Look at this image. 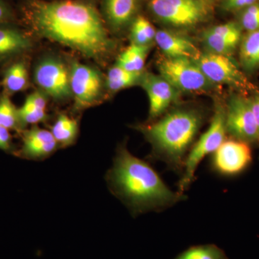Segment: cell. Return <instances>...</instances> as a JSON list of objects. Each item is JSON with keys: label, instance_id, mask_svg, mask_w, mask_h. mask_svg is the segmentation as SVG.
Returning a JSON list of instances; mask_svg holds the SVG:
<instances>
[{"label": "cell", "instance_id": "1", "mask_svg": "<svg viewBox=\"0 0 259 259\" xmlns=\"http://www.w3.org/2000/svg\"><path fill=\"white\" fill-rule=\"evenodd\" d=\"M30 28L37 35L91 59L108 54L112 42L95 8L78 0H30L25 9Z\"/></svg>", "mask_w": 259, "mask_h": 259}, {"label": "cell", "instance_id": "2", "mask_svg": "<svg viewBox=\"0 0 259 259\" xmlns=\"http://www.w3.org/2000/svg\"><path fill=\"white\" fill-rule=\"evenodd\" d=\"M107 180L114 194L135 214L160 212L186 199L185 194L168 188L148 162L131 154L125 146L117 149Z\"/></svg>", "mask_w": 259, "mask_h": 259}, {"label": "cell", "instance_id": "3", "mask_svg": "<svg viewBox=\"0 0 259 259\" xmlns=\"http://www.w3.org/2000/svg\"><path fill=\"white\" fill-rule=\"evenodd\" d=\"M203 122V114L199 110L179 108L139 128L152 146L151 157L182 175L186 158Z\"/></svg>", "mask_w": 259, "mask_h": 259}, {"label": "cell", "instance_id": "4", "mask_svg": "<svg viewBox=\"0 0 259 259\" xmlns=\"http://www.w3.org/2000/svg\"><path fill=\"white\" fill-rule=\"evenodd\" d=\"M226 111L218 105L214 110L209 128L192 146L186 158L183 172L178 183V192L185 194L195 180V173L199 163L206 156L212 154L226 141Z\"/></svg>", "mask_w": 259, "mask_h": 259}, {"label": "cell", "instance_id": "5", "mask_svg": "<svg viewBox=\"0 0 259 259\" xmlns=\"http://www.w3.org/2000/svg\"><path fill=\"white\" fill-rule=\"evenodd\" d=\"M151 13L162 23L192 28L206 21L212 11L209 0H150Z\"/></svg>", "mask_w": 259, "mask_h": 259}, {"label": "cell", "instance_id": "6", "mask_svg": "<svg viewBox=\"0 0 259 259\" xmlns=\"http://www.w3.org/2000/svg\"><path fill=\"white\" fill-rule=\"evenodd\" d=\"M157 67L162 77L179 92L208 91L214 85L192 59L165 56L158 61Z\"/></svg>", "mask_w": 259, "mask_h": 259}, {"label": "cell", "instance_id": "7", "mask_svg": "<svg viewBox=\"0 0 259 259\" xmlns=\"http://www.w3.org/2000/svg\"><path fill=\"white\" fill-rule=\"evenodd\" d=\"M226 111L227 134L248 144H259L258 127L249 98L233 95L228 100Z\"/></svg>", "mask_w": 259, "mask_h": 259}, {"label": "cell", "instance_id": "8", "mask_svg": "<svg viewBox=\"0 0 259 259\" xmlns=\"http://www.w3.org/2000/svg\"><path fill=\"white\" fill-rule=\"evenodd\" d=\"M194 62L213 84H226L241 90L255 88L228 56L202 53Z\"/></svg>", "mask_w": 259, "mask_h": 259}, {"label": "cell", "instance_id": "9", "mask_svg": "<svg viewBox=\"0 0 259 259\" xmlns=\"http://www.w3.org/2000/svg\"><path fill=\"white\" fill-rule=\"evenodd\" d=\"M70 87L74 110L80 111L97 103L101 97L103 81L101 74L95 68L74 62L70 69Z\"/></svg>", "mask_w": 259, "mask_h": 259}, {"label": "cell", "instance_id": "10", "mask_svg": "<svg viewBox=\"0 0 259 259\" xmlns=\"http://www.w3.org/2000/svg\"><path fill=\"white\" fill-rule=\"evenodd\" d=\"M34 79L42 93L57 101L72 97L70 87V69L60 59L47 58L37 64Z\"/></svg>", "mask_w": 259, "mask_h": 259}, {"label": "cell", "instance_id": "11", "mask_svg": "<svg viewBox=\"0 0 259 259\" xmlns=\"http://www.w3.org/2000/svg\"><path fill=\"white\" fill-rule=\"evenodd\" d=\"M252 161L249 144L236 139L226 140L212 153L211 166L223 176H233L244 171Z\"/></svg>", "mask_w": 259, "mask_h": 259}, {"label": "cell", "instance_id": "12", "mask_svg": "<svg viewBox=\"0 0 259 259\" xmlns=\"http://www.w3.org/2000/svg\"><path fill=\"white\" fill-rule=\"evenodd\" d=\"M139 84L148 95L151 120L163 115L178 97V90L161 75L144 73Z\"/></svg>", "mask_w": 259, "mask_h": 259}, {"label": "cell", "instance_id": "13", "mask_svg": "<svg viewBox=\"0 0 259 259\" xmlns=\"http://www.w3.org/2000/svg\"><path fill=\"white\" fill-rule=\"evenodd\" d=\"M23 145L15 155L29 160H44L57 150L58 143L48 130L33 126L23 131Z\"/></svg>", "mask_w": 259, "mask_h": 259}, {"label": "cell", "instance_id": "14", "mask_svg": "<svg viewBox=\"0 0 259 259\" xmlns=\"http://www.w3.org/2000/svg\"><path fill=\"white\" fill-rule=\"evenodd\" d=\"M155 41L166 57L187 58L194 61L202 54L190 39L171 30H158Z\"/></svg>", "mask_w": 259, "mask_h": 259}, {"label": "cell", "instance_id": "15", "mask_svg": "<svg viewBox=\"0 0 259 259\" xmlns=\"http://www.w3.org/2000/svg\"><path fill=\"white\" fill-rule=\"evenodd\" d=\"M140 0H105V12L110 25L117 30L124 28L137 13Z\"/></svg>", "mask_w": 259, "mask_h": 259}, {"label": "cell", "instance_id": "16", "mask_svg": "<svg viewBox=\"0 0 259 259\" xmlns=\"http://www.w3.org/2000/svg\"><path fill=\"white\" fill-rule=\"evenodd\" d=\"M47 98L42 91L30 94L23 106L18 109V115L23 127L35 125L47 120Z\"/></svg>", "mask_w": 259, "mask_h": 259}, {"label": "cell", "instance_id": "17", "mask_svg": "<svg viewBox=\"0 0 259 259\" xmlns=\"http://www.w3.org/2000/svg\"><path fill=\"white\" fill-rule=\"evenodd\" d=\"M31 41L25 34L8 24L0 25V59L29 50Z\"/></svg>", "mask_w": 259, "mask_h": 259}, {"label": "cell", "instance_id": "18", "mask_svg": "<svg viewBox=\"0 0 259 259\" xmlns=\"http://www.w3.org/2000/svg\"><path fill=\"white\" fill-rule=\"evenodd\" d=\"M240 62L248 72L259 69V30L247 32L240 42Z\"/></svg>", "mask_w": 259, "mask_h": 259}, {"label": "cell", "instance_id": "19", "mask_svg": "<svg viewBox=\"0 0 259 259\" xmlns=\"http://www.w3.org/2000/svg\"><path fill=\"white\" fill-rule=\"evenodd\" d=\"M151 46L131 44L119 56L116 65L131 72H143Z\"/></svg>", "mask_w": 259, "mask_h": 259}, {"label": "cell", "instance_id": "20", "mask_svg": "<svg viewBox=\"0 0 259 259\" xmlns=\"http://www.w3.org/2000/svg\"><path fill=\"white\" fill-rule=\"evenodd\" d=\"M51 134L61 147L74 144L79 133L77 121L66 114H60L52 125Z\"/></svg>", "mask_w": 259, "mask_h": 259}, {"label": "cell", "instance_id": "21", "mask_svg": "<svg viewBox=\"0 0 259 259\" xmlns=\"http://www.w3.org/2000/svg\"><path fill=\"white\" fill-rule=\"evenodd\" d=\"M144 72H131L115 65L107 73L106 86L110 91L118 92L139 84Z\"/></svg>", "mask_w": 259, "mask_h": 259}, {"label": "cell", "instance_id": "22", "mask_svg": "<svg viewBox=\"0 0 259 259\" xmlns=\"http://www.w3.org/2000/svg\"><path fill=\"white\" fill-rule=\"evenodd\" d=\"M28 74L23 62L11 65L5 73L3 85L9 93L23 91L28 86Z\"/></svg>", "mask_w": 259, "mask_h": 259}, {"label": "cell", "instance_id": "23", "mask_svg": "<svg viewBox=\"0 0 259 259\" xmlns=\"http://www.w3.org/2000/svg\"><path fill=\"white\" fill-rule=\"evenodd\" d=\"M156 34V29L144 16H138L134 19L131 30L132 44L140 46L151 45L155 40Z\"/></svg>", "mask_w": 259, "mask_h": 259}, {"label": "cell", "instance_id": "24", "mask_svg": "<svg viewBox=\"0 0 259 259\" xmlns=\"http://www.w3.org/2000/svg\"><path fill=\"white\" fill-rule=\"evenodd\" d=\"M204 47L207 52L219 55L229 56L240 42L219 36L207 30L202 37Z\"/></svg>", "mask_w": 259, "mask_h": 259}, {"label": "cell", "instance_id": "25", "mask_svg": "<svg viewBox=\"0 0 259 259\" xmlns=\"http://www.w3.org/2000/svg\"><path fill=\"white\" fill-rule=\"evenodd\" d=\"M0 125L9 130L20 131L23 126L19 117L18 109L8 95L0 98Z\"/></svg>", "mask_w": 259, "mask_h": 259}, {"label": "cell", "instance_id": "26", "mask_svg": "<svg viewBox=\"0 0 259 259\" xmlns=\"http://www.w3.org/2000/svg\"><path fill=\"white\" fill-rule=\"evenodd\" d=\"M175 259H226L224 252L214 245L191 247Z\"/></svg>", "mask_w": 259, "mask_h": 259}, {"label": "cell", "instance_id": "27", "mask_svg": "<svg viewBox=\"0 0 259 259\" xmlns=\"http://www.w3.org/2000/svg\"><path fill=\"white\" fill-rule=\"evenodd\" d=\"M241 27L247 32L259 30V5L255 3L244 8L241 17Z\"/></svg>", "mask_w": 259, "mask_h": 259}, {"label": "cell", "instance_id": "28", "mask_svg": "<svg viewBox=\"0 0 259 259\" xmlns=\"http://www.w3.org/2000/svg\"><path fill=\"white\" fill-rule=\"evenodd\" d=\"M209 31L219 36L240 42L242 38L241 25L235 23H228L217 25L209 29Z\"/></svg>", "mask_w": 259, "mask_h": 259}, {"label": "cell", "instance_id": "29", "mask_svg": "<svg viewBox=\"0 0 259 259\" xmlns=\"http://www.w3.org/2000/svg\"><path fill=\"white\" fill-rule=\"evenodd\" d=\"M0 150L10 153L15 154L16 150H15L12 142V136L9 130L5 128L0 125Z\"/></svg>", "mask_w": 259, "mask_h": 259}, {"label": "cell", "instance_id": "30", "mask_svg": "<svg viewBox=\"0 0 259 259\" xmlns=\"http://www.w3.org/2000/svg\"><path fill=\"white\" fill-rule=\"evenodd\" d=\"M257 0H225L223 6L228 10L243 9L255 4Z\"/></svg>", "mask_w": 259, "mask_h": 259}, {"label": "cell", "instance_id": "31", "mask_svg": "<svg viewBox=\"0 0 259 259\" xmlns=\"http://www.w3.org/2000/svg\"><path fill=\"white\" fill-rule=\"evenodd\" d=\"M13 19V12L3 0H0V25L9 24Z\"/></svg>", "mask_w": 259, "mask_h": 259}, {"label": "cell", "instance_id": "32", "mask_svg": "<svg viewBox=\"0 0 259 259\" xmlns=\"http://www.w3.org/2000/svg\"><path fill=\"white\" fill-rule=\"evenodd\" d=\"M251 103L252 110L254 114L255 122H256L257 127H258L259 136V94L254 95L252 98H250Z\"/></svg>", "mask_w": 259, "mask_h": 259}]
</instances>
